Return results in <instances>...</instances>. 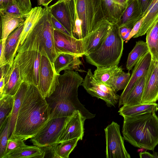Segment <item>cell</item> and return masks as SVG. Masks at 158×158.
I'll use <instances>...</instances> for the list:
<instances>
[{"label": "cell", "mask_w": 158, "mask_h": 158, "mask_svg": "<svg viewBox=\"0 0 158 158\" xmlns=\"http://www.w3.org/2000/svg\"><path fill=\"white\" fill-rule=\"evenodd\" d=\"M51 110L46 99L38 88L29 84L10 137L24 141L33 137L49 120Z\"/></svg>", "instance_id": "obj_1"}, {"label": "cell", "mask_w": 158, "mask_h": 158, "mask_svg": "<svg viewBox=\"0 0 158 158\" xmlns=\"http://www.w3.org/2000/svg\"><path fill=\"white\" fill-rule=\"evenodd\" d=\"M83 81L78 72L74 70H64L62 74L59 76L54 91L46 98L51 109L49 120L68 117L76 110H80L87 119L95 117L78 99V88Z\"/></svg>", "instance_id": "obj_2"}, {"label": "cell", "mask_w": 158, "mask_h": 158, "mask_svg": "<svg viewBox=\"0 0 158 158\" xmlns=\"http://www.w3.org/2000/svg\"><path fill=\"white\" fill-rule=\"evenodd\" d=\"M123 118L124 139L134 147L153 151L158 144V117L155 112Z\"/></svg>", "instance_id": "obj_3"}, {"label": "cell", "mask_w": 158, "mask_h": 158, "mask_svg": "<svg viewBox=\"0 0 158 158\" xmlns=\"http://www.w3.org/2000/svg\"><path fill=\"white\" fill-rule=\"evenodd\" d=\"M123 42L120 28L116 24H113L100 46L85 56L86 61L97 67L118 65L123 54Z\"/></svg>", "instance_id": "obj_4"}, {"label": "cell", "mask_w": 158, "mask_h": 158, "mask_svg": "<svg viewBox=\"0 0 158 158\" xmlns=\"http://www.w3.org/2000/svg\"><path fill=\"white\" fill-rule=\"evenodd\" d=\"M78 14L82 21L83 38L86 37L106 18L102 0H76Z\"/></svg>", "instance_id": "obj_5"}, {"label": "cell", "mask_w": 158, "mask_h": 158, "mask_svg": "<svg viewBox=\"0 0 158 158\" xmlns=\"http://www.w3.org/2000/svg\"><path fill=\"white\" fill-rule=\"evenodd\" d=\"M41 56V51L31 50L18 52L15 58L18 63L23 81L37 87Z\"/></svg>", "instance_id": "obj_6"}, {"label": "cell", "mask_w": 158, "mask_h": 158, "mask_svg": "<svg viewBox=\"0 0 158 158\" xmlns=\"http://www.w3.org/2000/svg\"><path fill=\"white\" fill-rule=\"evenodd\" d=\"M52 14L48 6L43 15L31 30L40 40L50 60L54 63L57 56L54 44V31L51 19Z\"/></svg>", "instance_id": "obj_7"}, {"label": "cell", "mask_w": 158, "mask_h": 158, "mask_svg": "<svg viewBox=\"0 0 158 158\" xmlns=\"http://www.w3.org/2000/svg\"><path fill=\"white\" fill-rule=\"evenodd\" d=\"M66 117L49 120L43 128L30 139L34 145L42 148L45 152L56 144Z\"/></svg>", "instance_id": "obj_8"}, {"label": "cell", "mask_w": 158, "mask_h": 158, "mask_svg": "<svg viewBox=\"0 0 158 158\" xmlns=\"http://www.w3.org/2000/svg\"><path fill=\"white\" fill-rule=\"evenodd\" d=\"M81 85L91 96L104 100L108 106H114L119 101L120 96L111 87L97 81L91 69H88Z\"/></svg>", "instance_id": "obj_9"}, {"label": "cell", "mask_w": 158, "mask_h": 158, "mask_svg": "<svg viewBox=\"0 0 158 158\" xmlns=\"http://www.w3.org/2000/svg\"><path fill=\"white\" fill-rule=\"evenodd\" d=\"M42 56L38 88L44 97L48 98L54 91L59 75L56 73L54 63L45 51H41Z\"/></svg>", "instance_id": "obj_10"}, {"label": "cell", "mask_w": 158, "mask_h": 158, "mask_svg": "<svg viewBox=\"0 0 158 158\" xmlns=\"http://www.w3.org/2000/svg\"><path fill=\"white\" fill-rule=\"evenodd\" d=\"M90 34L83 39L78 40L54 29L55 47L57 55L60 53H66L74 54L80 57L85 56Z\"/></svg>", "instance_id": "obj_11"}, {"label": "cell", "mask_w": 158, "mask_h": 158, "mask_svg": "<svg viewBox=\"0 0 158 158\" xmlns=\"http://www.w3.org/2000/svg\"><path fill=\"white\" fill-rule=\"evenodd\" d=\"M107 158H130L125 147L120 131V126L112 122L105 129Z\"/></svg>", "instance_id": "obj_12"}, {"label": "cell", "mask_w": 158, "mask_h": 158, "mask_svg": "<svg viewBox=\"0 0 158 158\" xmlns=\"http://www.w3.org/2000/svg\"><path fill=\"white\" fill-rule=\"evenodd\" d=\"M86 119L79 110L75 111L67 117L56 143L76 138L82 140L84 122Z\"/></svg>", "instance_id": "obj_13"}, {"label": "cell", "mask_w": 158, "mask_h": 158, "mask_svg": "<svg viewBox=\"0 0 158 158\" xmlns=\"http://www.w3.org/2000/svg\"><path fill=\"white\" fill-rule=\"evenodd\" d=\"M158 100V61L151 60L147 71L142 104L155 103Z\"/></svg>", "instance_id": "obj_14"}, {"label": "cell", "mask_w": 158, "mask_h": 158, "mask_svg": "<svg viewBox=\"0 0 158 158\" xmlns=\"http://www.w3.org/2000/svg\"><path fill=\"white\" fill-rule=\"evenodd\" d=\"M152 60L149 51L142 56L135 65L129 81L120 96L118 106L124 105L127 95L132 89L137 81L146 73Z\"/></svg>", "instance_id": "obj_15"}, {"label": "cell", "mask_w": 158, "mask_h": 158, "mask_svg": "<svg viewBox=\"0 0 158 158\" xmlns=\"http://www.w3.org/2000/svg\"><path fill=\"white\" fill-rule=\"evenodd\" d=\"M4 78L5 87L3 95L14 96L23 82L21 77L18 63L15 59L13 63L6 64Z\"/></svg>", "instance_id": "obj_16"}, {"label": "cell", "mask_w": 158, "mask_h": 158, "mask_svg": "<svg viewBox=\"0 0 158 158\" xmlns=\"http://www.w3.org/2000/svg\"><path fill=\"white\" fill-rule=\"evenodd\" d=\"M113 24L106 18L102 19L90 34L86 55L87 56L98 48L108 35Z\"/></svg>", "instance_id": "obj_17"}, {"label": "cell", "mask_w": 158, "mask_h": 158, "mask_svg": "<svg viewBox=\"0 0 158 158\" xmlns=\"http://www.w3.org/2000/svg\"><path fill=\"white\" fill-rule=\"evenodd\" d=\"M80 57L74 54L61 53L59 54L54 62V64L57 73L60 75L63 70H72L82 72L80 65H83Z\"/></svg>", "instance_id": "obj_18"}, {"label": "cell", "mask_w": 158, "mask_h": 158, "mask_svg": "<svg viewBox=\"0 0 158 158\" xmlns=\"http://www.w3.org/2000/svg\"><path fill=\"white\" fill-rule=\"evenodd\" d=\"M142 18L137 0H129L120 19L116 24L119 28L125 27L132 29L136 23Z\"/></svg>", "instance_id": "obj_19"}, {"label": "cell", "mask_w": 158, "mask_h": 158, "mask_svg": "<svg viewBox=\"0 0 158 158\" xmlns=\"http://www.w3.org/2000/svg\"><path fill=\"white\" fill-rule=\"evenodd\" d=\"M1 17V39L6 40L8 36L24 21L23 15L0 11Z\"/></svg>", "instance_id": "obj_20"}, {"label": "cell", "mask_w": 158, "mask_h": 158, "mask_svg": "<svg viewBox=\"0 0 158 158\" xmlns=\"http://www.w3.org/2000/svg\"><path fill=\"white\" fill-rule=\"evenodd\" d=\"M24 26V21L12 32L6 40L4 55L7 64L13 62L19 48V42Z\"/></svg>", "instance_id": "obj_21"}, {"label": "cell", "mask_w": 158, "mask_h": 158, "mask_svg": "<svg viewBox=\"0 0 158 158\" xmlns=\"http://www.w3.org/2000/svg\"><path fill=\"white\" fill-rule=\"evenodd\" d=\"M48 8L51 14L64 27L72 36L70 13L66 2L58 0L55 3L48 6Z\"/></svg>", "instance_id": "obj_22"}, {"label": "cell", "mask_w": 158, "mask_h": 158, "mask_svg": "<svg viewBox=\"0 0 158 158\" xmlns=\"http://www.w3.org/2000/svg\"><path fill=\"white\" fill-rule=\"evenodd\" d=\"M46 9V7L35 6L32 8L28 13L23 15L25 19L24 26L19 42V47L23 44L32 27L44 14Z\"/></svg>", "instance_id": "obj_23"}, {"label": "cell", "mask_w": 158, "mask_h": 158, "mask_svg": "<svg viewBox=\"0 0 158 158\" xmlns=\"http://www.w3.org/2000/svg\"><path fill=\"white\" fill-rule=\"evenodd\" d=\"M102 4L105 18L113 24H117L126 7L120 5L114 0H102Z\"/></svg>", "instance_id": "obj_24"}, {"label": "cell", "mask_w": 158, "mask_h": 158, "mask_svg": "<svg viewBox=\"0 0 158 158\" xmlns=\"http://www.w3.org/2000/svg\"><path fill=\"white\" fill-rule=\"evenodd\" d=\"M28 84L25 82H23L21 84L17 92L14 95V104L9 121V138L12 135L14 131L18 115Z\"/></svg>", "instance_id": "obj_25"}, {"label": "cell", "mask_w": 158, "mask_h": 158, "mask_svg": "<svg viewBox=\"0 0 158 158\" xmlns=\"http://www.w3.org/2000/svg\"><path fill=\"white\" fill-rule=\"evenodd\" d=\"M123 71L122 68L118 65L98 67L94 71L93 75L97 81L104 83L110 87L114 78Z\"/></svg>", "instance_id": "obj_26"}, {"label": "cell", "mask_w": 158, "mask_h": 158, "mask_svg": "<svg viewBox=\"0 0 158 158\" xmlns=\"http://www.w3.org/2000/svg\"><path fill=\"white\" fill-rule=\"evenodd\" d=\"M46 154V152L38 146L26 145L8 153L3 158H43Z\"/></svg>", "instance_id": "obj_27"}, {"label": "cell", "mask_w": 158, "mask_h": 158, "mask_svg": "<svg viewBox=\"0 0 158 158\" xmlns=\"http://www.w3.org/2000/svg\"><path fill=\"white\" fill-rule=\"evenodd\" d=\"M158 111V104L156 103L141 104L133 106L123 105L118 111L119 115L125 116H133L144 113Z\"/></svg>", "instance_id": "obj_28"}, {"label": "cell", "mask_w": 158, "mask_h": 158, "mask_svg": "<svg viewBox=\"0 0 158 158\" xmlns=\"http://www.w3.org/2000/svg\"><path fill=\"white\" fill-rule=\"evenodd\" d=\"M146 74V73L136 82L127 96L123 105L130 106L142 104Z\"/></svg>", "instance_id": "obj_29"}, {"label": "cell", "mask_w": 158, "mask_h": 158, "mask_svg": "<svg viewBox=\"0 0 158 158\" xmlns=\"http://www.w3.org/2000/svg\"><path fill=\"white\" fill-rule=\"evenodd\" d=\"M149 51L146 42L139 40L136 42L132 50L129 53L127 62V69L129 71L135 66L139 59Z\"/></svg>", "instance_id": "obj_30"}, {"label": "cell", "mask_w": 158, "mask_h": 158, "mask_svg": "<svg viewBox=\"0 0 158 158\" xmlns=\"http://www.w3.org/2000/svg\"><path fill=\"white\" fill-rule=\"evenodd\" d=\"M146 42L152 60L158 61V20L146 33Z\"/></svg>", "instance_id": "obj_31"}, {"label": "cell", "mask_w": 158, "mask_h": 158, "mask_svg": "<svg viewBox=\"0 0 158 158\" xmlns=\"http://www.w3.org/2000/svg\"><path fill=\"white\" fill-rule=\"evenodd\" d=\"M79 140L78 138H76L56 144L53 146L52 157L68 158Z\"/></svg>", "instance_id": "obj_32"}, {"label": "cell", "mask_w": 158, "mask_h": 158, "mask_svg": "<svg viewBox=\"0 0 158 158\" xmlns=\"http://www.w3.org/2000/svg\"><path fill=\"white\" fill-rule=\"evenodd\" d=\"M14 96L4 95L0 98V129L7 123L12 113Z\"/></svg>", "instance_id": "obj_33"}, {"label": "cell", "mask_w": 158, "mask_h": 158, "mask_svg": "<svg viewBox=\"0 0 158 158\" xmlns=\"http://www.w3.org/2000/svg\"><path fill=\"white\" fill-rule=\"evenodd\" d=\"M145 16V18L139 31L133 38H136L145 35L149 29L158 20V0Z\"/></svg>", "instance_id": "obj_34"}, {"label": "cell", "mask_w": 158, "mask_h": 158, "mask_svg": "<svg viewBox=\"0 0 158 158\" xmlns=\"http://www.w3.org/2000/svg\"><path fill=\"white\" fill-rule=\"evenodd\" d=\"M131 74L129 73H125L123 71L114 78L110 87L116 92L122 89L124 90L127 86Z\"/></svg>", "instance_id": "obj_35"}, {"label": "cell", "mask_w": 158, "mask_h": 158, "mask_svg": "<svg viewBox=\"0 0 158 158\" xmlns=\"http://www.w3.org/2000/svg\"><path fill=\"white\" fill-rule=\"evenodd\" d=\"M10 118V117L6 124L0 129V158H3L5 154L9 139Z\"/></svg>", "instance_id": "obj_36"}, {"label": "cell", "mask_w": 158, "mask_h": 158, "mask_svg": "<svg viewBox=\"0 0 158 158\" xmlns=\"http://www.w3.org/2000/svg\"><path fill=\"white\" fill-rule=\"evenodd\" d=\"M26 145L24 140L22 139L14 137H10L8 139L4 156L15 150L23 147Z\"/></svg>", "instance_id": "obj_37"}, {"label": "cell", "mask_w": 158, "mask_h": 158, "mask_svg": "<svg viewBox=\"0 0 158 158\" xmlns=\"http://www.w3.org/2000/svg\"><path fill=\"white\" fill-rule=\"evenodd\" d=\"M14 0L19 6L23 15L28 13L32 8L30 0Z\"/></svg>", "instance_id": "obj_38"}, {"label": "cell", "mask_w": 158, "mask_h": 158, "mask_svg": "<svg viewBox=\"0 0 158 158\" xmlns=\"http://www.w3.org/2000/svg\"><path fill=\"white\" fill-rule=\"evenodd\" d=\"M0 11H3L10 13L22 15L19 6L14 0L11 1L3 10Z\"/></svg>", "instance_id": "obj_39"}, {"label": "cell", "mask_w": 158, "mask_h": 158, "mask_svg": "<svg viewBox=\"0 0 158 158\" xmlns=\"http://www.w3.org/2000/svg\"><path fill=\"white\" fill-rule=\"evenodd\" d=\"M51 19L53 27L54 30H57L71 36L70 34L68 31L52 15Z\"/></svg>", "instance_id": "obj_40"}, {"label": "cell", "mask_w": 158, "mask_h": 158, "mask_svg": "<svg viewBox=\"0 0 158 158\" xmlns=\"http://www.w3.org/2000/svg\"><path fill=\"white\" fill-rule=\"evenodd\" d=\"M145 18V16L141 18L135 24L132 28L128 38L125 41L126 43H127L131 38L138 32L141 28L142 23Z\"/></svg>", "instance_id": "obj_41"}, {"label": "cell", "mask_w": 158, "mask_h": 158, "mask_svg": "<svg viewBox=\"0 0 158 158\" xmlns=\"http://www.w3.org/2000/svg\"><path fill=\"white\" fill-rule=\"evenodd\" d=\"M153 0H137L142 15L145 13Z\"/></svg>", "instance_id": "obj_42"}, {"label": "cell", "mask_w": 158, "mask_h": 158, "mask_svg": "<svg viewBox=\"0 0 158 158\" xmlns=\"http://www.w3.org/2000/svg\"><path fill=\"white\" fill-rule=\"evenodd\" d=\"M6 40L1 39L0 41V67L6 64L4 53Z\"/></svg>", "instance_id": "obj_43"}, {"label": "cell", "mask_w": 158, "mask_h": 158, "mask_svg": "<svg viewBox=\"0 0 158 158\" xmlns=\"http://www.w3.org/2000/svg\"><path fill=\"white\" fill-rule=\"evenodd\" d=\"M53 0H38V5L47 7L48 6L49 4Z\"/></svg>", "instance_id": "obj_44"}, {"label": "cell", "mask_w": 158, "mask_h": 158, "mask_svg": "<svg viewBox=\"0 0 158 158\" xmlns=\"http://www.w3.org/2000/svg\"><path fill=\"white\" fill-rule=\"evenodd\" d=\"M139 156L141 158H154L153 155L148 152H144L140 153Z\"/></svg>", "instance_id": "obj_45"}, {"label": "cell", "mask_w": 158, "mask_h": 158, "mask_svg": "<svg viewBox=\"0 0 158 158\" xmlns=\"http://www.w3.org/2000/svg\"><path fill=\"white\" fill-rule=\"evenodd\" d=\"M5 87L4 78L0 79V98L3 95Z\"/></svg>", "instance_id": "obj_46"}, {"label": "cell", "mask_w": 158, "mask_h": 158, "mask_svg": "<svg viewBox=\"0 0 158 158\" xmlns=\"http://www.w3.org/2000/svg\"><path fill=\"white\" fill-rule=\"evenodd\" d=\"M132 29L125 27L120 28V31L122 37L124 36L127 33L131 32Z\"/></svg>", "instance_id": "obj_47"}, {"label": "cell", "mask_w": 158, "mask_h": 158, "mask_svg": "<svg viewBox=\"0 0 158 158\" xmlns=\"http://www.w3.org/2000/svg\"><path fill=\"white\" fill-rule=\"evenodd\" d=\"M117 3L125 7H127L129 0H114Z\"/></svg>", "instance_id": "obj_48"}, {"label": "cell", "mask_w": 158, "mask_h": 158, "mask_svg": "<svg viewBox=\"0 0 158 158\" xmlns=\"http://www.w3.org/2000/svg\"><path fill=\"white\" fill-rule=\"evenodd\" d=\"M12 0H0V10H3Z\"/></svg>", "instance_id": "obj_49"}, {"label": "cell", "mask_w": 158, "mask_h": 158, "mask_svg": "<svg viewBox=\"0 0 158 158\" xmlns=\"http://www.w3.org/2000/svg\"><path fill=\"white\" fill-rule=\"evenodd\" d=\"M61 0L63 2H67L69 1H70L71 0Z\"/></svg>", "instance_id": "obj_50"}]
</instances>
